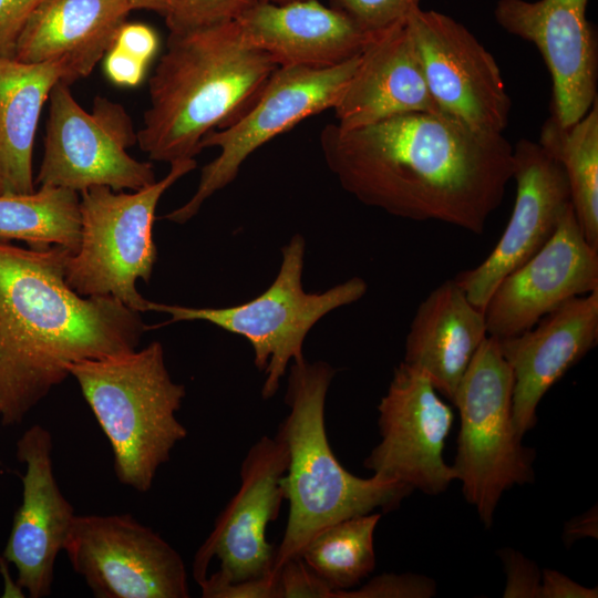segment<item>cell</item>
<instances>
[{
	"label": "cell",
	"instance_id": "1",
	"mask_svg": "<svg viewBox=\"0 0 598 598\" xmlns=\"http://www.w3.org/2000/svg\"><path fill=\"white\" fill-rule=\"evenodd\" d=\"M328 168L360 203L480 235L513 177V145L443 113L415 112L320 133Z\"/></svg>",
	"mask_w": 598,
	"mask_h": 598
},
{
	"label": "cell",
	"instance_id": "2",
	"mask_svg": "<svg viewBox=\"0 0 598 598\" xmlns=\"http://www.w3.org/2000/svg\"><path fill=\"white\" fill-rule=\"evenodd\" d=\"M69 248L0 240V416L19 424L73 363L132 352L148 327L111 297H83L65 280Z\"/></svg>",
	"mask_w": 598,
	"mask_h": 598
},
{
	"label": "cell",
	"instance_id": "3",
	"mask_svg": "<svg viewBox=\"0 0 598 598\" xmlns=\"http://www.w3.org/2000/svg\"><path fill=\"white\" fill-rule=\"evenodd\" d=\"M277 68L236 20L169 32L137 145L157 162L195 158L203 137L246 111Z\"/></svg>",
	"mask_w": 598,
	"mask_h": 598
},
{
	"label": "cell",
	"instance_id": "4",
	"mask_svg": "<svg viewBox=\"0 0 598 598\" xmlns=\"http://www.w3.org/2000/svg\"><path fill=\"white\" fill-rule=\"evenodd\" d=\"M336 370L327 362L305 359L290 365L285 401L289 413L277 436L286 444L288 464L280 478L288 520L274 558V574L299 557L310 539L339 520L396 508L412 488L373 474L362 478L349 473L332 452L324 425L328 389Z\"/></svg>",
	"mask_w": 598,
	"mask_h": 598
},
{
	"label": "cell",
	"instance_id": "5",
	"mask_svg": "<svg viewBox=\"0 0 598 598\" xmlns=\"http://www.w3.org/2000/svg\"><path fill=\"white\" fill-rule=\"evenodd\" d=\"M69 373L110 442L117 480L147 492L158 467L187 435L176 417L186 390L172 380L162 344L153 341L142 350L80 361Z\"/></svg>",
	"mask_w": 598,
	"mask_h": 598
},
{
	"label": "cell",
	"instance_id": "6",
	"mask_svg": "<svg viewBox=\"0 0 598 598\" xmlns=\"http://www.w3.org/2000/svg\"><path fill=\"white\" fill-rule=\"evenodd\" d=\"M196 165L195 158L173 162L164 178L131 193L106 186L81 192L80 244L66 260V283L80 296L111 297L147 311L136 283L148 282L157 260L155 210L162 195Z\"/></svg>",
	"mask_w": 598,
	"mask_h": 598
},
{
	"label": "cell",
	"instance_id": "7",
	"mask_svg": "<svg viewBox=\"0 0 598 598\" xmlns=\"http://www.w3.org/2000/svg\"><path fill=\"white\" fill-rule=\"evenodd\" d=\"M306 241L297 234L281 248V264L271 285L259 296L223 308H193L148 301L147 311L167 313L178 321H206L244 337L254 351V363L264 372L261 395L272 398L290 362L303 360V341L311 328L329 312L360 300L367 282L353 277L322 292L302 286Z\"/></svg>",
	"mask_w": 598,
	"mask_h": 598
},
{
	"label": "cell",
	"instance_id": "8",
	"mask_svg": "<svg viewBox=\"0 0 598 598\" xmlns=\"http://www.w3.org/2000/svg\"><path fill=\"white\" fill-rule=\"evenodd\" d=\"M513 374L498 340L487 336L455 393L460 431L454 464L466 502L489 528L504 492L534 482L535 451L523 445L512 413Z\"/></svg>",
	"mask_w": 598,
	"mask_h": 598
},
{
	"label": "cell",
	"instance_id": "9",
	"mask_svg": "<svg viewBox=\"0 0 598 598\" xmlns=\"http://www.w3.org/2000/svg\"><path fill=\"white\" fill-rule=\"evenodd\" d=\"M359 55L330 68L278 66L246 111L203 137L200 151L218 147L219 154L202 168L194 195L165 219L188 221L206 199L237 177L256 150L305 118L333 109L357 69Z\"/></svg>",
	"mask_w": 598,
	"mask_h": 598
},
{
	"label": "cell",
	"instance_id": "10",
	"mask_svg": "<svg viewBox=\"0 0 598 598\" xmlns=\"http://www.w3.org/2000/svg\"><path fill=\"white\" fill-rule=\"evenodd\" d=\"M44 153L35 182L81 193L93 186L138 190L155 183L151 163L132 157L137 131L124 106L97 95L82 109L59 81L49 95Z\"/></svg>",
	"mask_w": 598,
	"mask_h": 598
},
{
	"label": "cell",
	"instance_id": "11",
	"mask_svg": "<svg viewBox=\"0 0 598 598\" xmlns=\"http://www.w3.org/2000/svg\"><path fill=\"white\" fill-rule=\"evenodd\" d=\"M288 464L286 444L277 435L260 437L248 451L240 471V487L217 517L195 554L193 576L202 597L235 584L275 578L276 549L266 538L283 499L280 478Z\"/></svg>",
	"mask_w": 598,
	"mask_h": 598
},
{
	"label": "cell",
	"instance_id": "12",
	"mask_svg": "<svg viewBox=\"0 0 598 598\" xmlns=\"http://www.w3.org/2000/svg\"><path fill=\"white\" fill-rule=\"evenodd\" d=\"M63 550L97 598H187L181 555L130 514L75 515Z\"/></svg>",
	"mask_w": 598,
	"mask_h": 598
},
{
	"label": "cell",
	"instance_id": "13",
	"mask_svg": "<svg viewBox=\"0 0 598 598\" xmlns=\"http://www.w3.org/2000/svg\"><path fill=\"white\" fill-rule=\"evenodd\" d=\"M405 24L440 110L476 131L503 134L512 101L492 53L445 13L419 7Z\"/></svg>",
	"mask_w": 598,
	"mask_h": 598
},
{
	"label": "cell",
	"instance_id": "14",
	"mask_svg": "<svg viewBox=\"0 0 598 598\" xmlns=\"http://www.w3.org/2000/svg\"><path fill=\"white\" fill-rule=\"evenodd\" d=\"M380 442L363 464L373 474L436 496L456 480L443 457L454 413L430 379L401 362L379 405Z\"/></svg>",
	"mask_w": 598,
	"mask_h": 598
},
{
	"label": "cell",
	"instance_id": "15",
	"mask_svg": "<svg viewBox=\"0 0 598 598\" xmlns=\"http://www.w3.org/2000/svg\"><path fill=\"white\" fill-rule=\"evenodd\" d=\"M589 0H497L496 23L533 43L551 78L550 115L563 126L580 120L597 100L598 49L587 19Z\"/></svg>",
	"mask_w": 598,
	"mask_h": 598
},
{
	"label": "cell",
	"instance_id": "16",
	"mask_svg": "<svg viewBox=\"0 0 598 598\" xmlns=\"http://www.w3.org/2000/svg\"><path fill=\"white\" fill-rule=\"evenodd\" d=\"M598 289V249L585 238L573 205L549 240L507 275L484 307L487 336L523 333L566 301Z\"/></svg>",
	"mask_w": 598,
	"mask_h": 598
},
{
	"label": "cell",
	"instance_id": "17",
	"mask_svg": "<svg viewBox=\"0 0 598 598\" xmlns=\"http://www.w3.org/2000/svg\"><path fill=\"white\" fill-rule=\"evenodd\" d=\"M512 179L516 198L499 240L481 264L454 278L482 310L498 283L549 240L571 205L561 165L538 142L522 138L513 146Z\"/></svg>",
	"mask_w": 598,
	"mask_h": 598
},
{
	"label": "cell",
	"instance_id": "18",
	"mask_svg": "<svg viewBox=\"0 0 598 598\" xmlns=\"http://www.w3.org/2000/svg\"><path fill=\"white\" fill-rule=\"evenodd\" d=\"M52 447L51 433L39 424L17 442V458L25 464L22 502L2 555L17 569V585L32 598L50 596L54 564L76 515L55 480Z\"/></svg>",
	"mask_w": 598,
	"mask_h": 598
},
{
	"label": "cell",
	"instance_id": "19",
	"mask_svg": "<svg viewBox=\"0 0 598 598\" xmlns=\"http://www.w3.org/2000/svg\"><path fill=\"white\" fill-rule=\"evenodd\" d=\"M597 341L598 289L566 301L523 333L498 340L513 374L512 413L520 437L536 425L544 395Z\"/></svg>",
	"mask_w": 598,
	"mask_h": 598
},
{
	"label": "cell",
	"instance_id": "20",
	"mask_svg": "<svg viewBox=\"0 0 598 598\" xmlns=\"http://www.w3.org/2000/svg\"><path fill=\"white\" fill-rule=\"evenodd\" d=\"M332 110L344 130L408 113H443L429 91L405 19L372 37Z\"/></svg>",
	"mask_w": 598,
	"mask_h": 598
},
{
	"label": "cell",
	"instance_id": "21",
	"mask_svg": "<svg viewBox=\"0 0 598 598\" xmlns=\"http://www.w3.org/2000/svg\"><path fill=\"white\" fill-rule=\"evenodd\" d=\"M236 21L246 39L277 66H334L359 55L375 34L318 0L264 1Z\"/></svg>",
	"mask_w": 598,
	"mask_h": 598
},
{
	"label": "cell",
	"instance_id": "22",
	"mask_svg": "<svg viewBox=\"0 0 598 598\" xmlns=\"http://www.w3.org/2000/svg\"><path fill=\"white\" fill-rule=\"evenodd\" d=\"M133 10L130 0H43L20 31L13 58L60 63L71 85L91 74Z\"/></svg>",
	"mask_w": 598,
	"mask_h": 598
},
{
	"label": "cell",
	"instance_id": "23",
	"mask_svg": "<svg viewBox=\"0 0 598 598\" xmlns=\"http://www.w3.org/2000/svg\"><path fill=\"white\" fill-rule=\"evenodd\" d=\"M487 337L484 310L448 279L419 305L405 338L406 364L424 373L453 403L458 384L476 350Z\"/></svg>",
	"mask_w": 598,
	"mask_h": 598
},
{
	"label": "cell",
	"instance_id": "24",
	"mask_svg": "<svg viewBox=\"0 0 598 598\" xmlns=\"http://www.w3.org/2000/svg\"><path fill=\"white\" fill-rule=\"evenodd\" d=\"M62 64L0 55V195L34 190L32 151L44 102L64 80Z\"/></svg>",
	"mask_w": 598,
	"mask_h": 598
},
{
	"label": "cell",
	"instance_id": "25",
	"mask_svg": "<svg viewBox=\"0 0 598 598\" xmlns=\"http://www.w3.org/2000/svg\"><path fill=\"white\" fill-rule=\"evenodd\" d=\"M538 143L561 165L584 236L598 249V99L569 126L550 115L540 128Z\"/></svg>",
	"mask_w": 598,
	"mask_h": 598
},
{
	"label": "cell",
	"instance_id": "26",
	"mask_svg": "<svg viewBox=\"0 0 598 598\" xmlns=\"http://www.w3.org/2000/svg\"><path fill=\"white\" fill-rule=\"evenodd\" d=\"M80 231L76 192L40 186L27 194L0 195V240H21L33 249L62 246L74 252Z\"/></svg>",
	"mask_w": 598,
	"mask_h": 598
},
{
	"label": "cell",
	"instance_id": "27",
	"mask_svg": "<svg viewBox=\"0 0 598 598\" xmlns=\"http://www.w3.org/2000/svg\"><path fill=\"white\" fill-rule=\"evenodd\" d=\"M378 513L352 516L318 532L300 554L303 563L333 591L360 585L375 567Z\"/></svg>",
	"mask_w": 598,
	"mask_h": 598
},
{
	"label": "cell",
	"instance_id": "28",
	"mask_svg": "<svg viewBox=\"0 0 598 598\" xmlns=\"http://www.w3.org/2000/svg\"><path fill=\"white\" fill-rule=\"evenodd\" d=\"M265 0H173L164 13L169 32L234 21Z\"/></svg>",
	"mask_w": 598,
	"mask_h": 598
},
{
	"label": "cell",
	"instance_id": "29",
	"mask_svg": "<svg viewBox=\"0 0 598 598\" xmlns=\"http://www.w3.org/2000/svg\"><path fill=\"white\" fill-rule=\"evenodd\" d=\"M421 0H330V7L349 17L368 33L383 31L404 20Z\"/></svg>",
	"mask_w": 598,
	"mask_h": 598
},
{
	"label": "cell",
	"instance_id": "30",
	"mask_svg": "<svg viewBox=\"0 0 598 598\" xmlns=\"http://www.w3.org/2000/svg\"><path fill=\"white\" fill-rule=\"evenodd\" d=\"M436 592L433 579L421 575H382L358 590H344L334 597H408L429 598Z\"/></svg>",
	"mask_w": 598,
	"mask_h": 598
},
{
	"label": "cell",
	"instance_id": "31",
	"mask_svg": "<svg viewBox=\"0 0 598 598\" xmlns=\"http://www.w3.org/2000/svg\"><path fill=\"white\" fill-rule=\"evenodd\" d=\"M505 575L506 587L504 597L506 598H540L542 573L538 566L522 553L502 548L497 551Z\"/></svg>",
	"mask_w": 598,
	"mask_h": 598
},
{
	"label": "cell",
	"instance_id": "32",
	"mask_svg": "<svg viewBox=\"0 0 598 598\" xmlns=\"http://www.w3.org/2000/svg\"><path fill=\"white\" fill-rule=\"evenodd\" d=\"M332 596V589L300 557L285 563L277 574V598Z\"/></svg>",
	"mask_w": 598,
	"mask_h": 598
},
{
	"label": "cell",
	"instance_id": "33",
	"mask_svg": "<svg viewBox=\"0 0 598 598\" xmlns=\"http://www.w3.org/2000/svg\"><path fill=\"white\" fill-rule=\"evenodd\" d=\"M43 0H0V55L13 56L24 23Z\"/></svg>",
	"mask_w": 598,
	"mask_h": 598
},
{
	"label": "cell",
	"instance_id": "34",
	"mask_svg": "<svg viewBox=\"0 0 598 598\" xmlns=\"http://www.w3.org/2000/svg\"><path fill=\"white\" fill-rule=\"evenodd\" d=\"M112 45L148 64L158 48V37L145 23L126 21L118 29Z\"/></svg>",
	"mask_w": 598,
	"mask_h": 598
},
{
	"label": "cell",
	"instance_id": "35",
	"mask_svg": "<svg viewBox=\"0 0 598 598\" xmlns=\"http://www.w3.org/2000/svg\"><path fill=\"white\" fill-rule=\"evenodd\" d=\"M104 72L107 79L120 86L141 83L147 64L111 45L104 55Z\"/></svg>",
	"mask_w": 598,
	"mask_h": 598
},
{
	"label": "cell",
	"instance_id": "36",
	"mask_svg": "<svg viewBox=\"0 0 598 598\" xmlns=\"http://www.w3.org/2000/svg\"><path fill=\"white\" fill-rule=\"evenodd\" d=\"M597 587L589 588L575 582L568 576L554 570L543 569L540 598H596Z\"/></svg>",
	"mask_w": 598,
	"mask_h": 598
},
{
	"label": "cell",
	"instance_id": "37",
	"mask_svg": "<svg viewBox=\"0 0 598 598\" xmlns=\"http://www.w3.org/2000/svg\"><path fill=\"white\" fill-rule=\"evenodd\" d=\"M584 537L597 538V506L574 517L565 525L563 539L566 546Z\"/></svg>",
	"mask_w": 598,
	"mask_h": 598
},
{
	"label": "cell",
	"instance_id": "38",
	"mask_svg": "<svg viewBox=\"0 0 598 598\" xmlns=\"http://www.w3.org/2000/svg\"><path fill=\"white\" fill-rule=\"evenodd\" d=\"M172 1L173 0H142V9L152 10L164 16Z\"/></svg>",
	"mask_w": 598,
	"mask_h": 598
},
{
	"label": "cell",
	"instance_id": "39",
	"mask_svg": "<svg viewBox=\"0 0 598 598\" xmlns=\"http://www.w3.org/2000/svg\"><path fill=\"white\" fill-rule=\"evenodd\" d=\"M265 1L276 3V4H285V3H290V2H296V1H306V0H265Z\"/></svg>",
	"mask_w": 598,
	"mask_h": 598
},
{
	"label": "cell",
	"instance_id": "40",
	"mask_svg": "<svg viewBox=\"0 0 598 598\" xmlns=\"http://www.w3.org/2000/svg\"><path fill=\"white\" fill-rule=\"evenodd\" d=\"M133 9H142V0H130Z\"/></svg>",
	"mask_w": 598,
	"mask_h": 598
}]
</instances>
